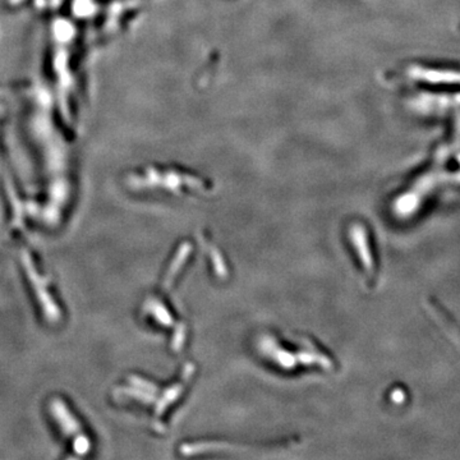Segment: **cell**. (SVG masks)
I'll use <instances>...</instances> for the list:
<instances>
[{"label":"cell","mask_w":460,"mask_h":460,"mask_svg":"<svg viewBox=\"0 0 460 460\" xmlns=\"http://www.w3.org/2000/svg\"><path fill=\"white\" fill-rule=\"evenodd\" d=\"M427 309L430 311L431 315L434 316L435 321L442 327V330L446 333L449 338L453 340V343L460 349V329L458 325L442 311L441 307H439L432 301H430L427 304Z\"/></svg>","instance_id":"cell-1"},{"label":"cell","mask_w":460,"mask_h":460,"mask_svg":"<svg viewBox=\"0 0 460 460\" xmlns=\"http://www.w3.org/2000/svg\"><path fill=\"white\" fill-rule=\"evenodd\" d=\"M351 242L354 247L359 251L361 254V261L367 271H372V257L369 252V247H367V236H366V229L362 225H354L351 230Z\"/></svg>","instance_id":"cell-2"},{"label":"cell","mask_w":460,"mask_h":460,"mask_svg":"<svg viewBox=\"0 0 460 460\" xmlns=\"http://www.w3.org/2000/svg\"><path fill=\"white\" fill-rule=\"evenodd\" d=\"M413 76L418 79H424L430 82H446V84H460V73L449 72V71H434V69H424L417 68Z\"/></svg>","instance_id":"cell-3"}]
</instances>
